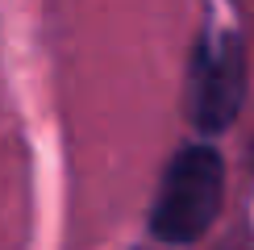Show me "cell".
I'll return each instance as SVG.
<instances>
[{
  "label": "cell",
  "mask_w": 254,
  "mask_h": 250,
  "mask_svg": "<svg viewBox=\"0 0 254 250\" xmlns=\"http://www.w3.org/2000/svg\"><path fill=\"white\" fill-rule=\"evenodd\" d=\"M250 92V62H246V42L234 29L200 38L188 67V121L204 142L221 138L234 129L242 117V104Z\"/></svg>",
  "instance_id": "2"
},
{
  "label": "cell",
  "mask_w": 254,
  "mask_h": 250,
  "mask_svg": "<svg viewBox=\"0 0 254 250\" xmlns=\"http://www.w3.org/2000/svg\"><path fill=\"white\" fill-rule=\"evenodd\" d=\"M225 204V159L213 142H188L167 159L150 204V234L163 246H196Z\"/></svg>",
  "instance_id": "1"
}]
</instances>
